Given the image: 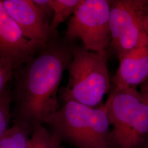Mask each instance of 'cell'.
Returning a JSON list of instances; mask_svg holds the SVG:
<instances>
[{
  "instance_id": "obj_1",
  "label": "cell",
  "mask_w": 148,
  "mask_h": 148,
  "mask_svg": "<svg viewBox=\"0 0 148 148\" xmlns=\"http://www.w3.org/2000/svg\"><path fill=\"white\" fill-rule=\"evenodd\" d=\"M73 46L57 35L14 70L12 91L16 123L32 133L58 110L57 93L72 59Z\"/></svg>"
},
{
  "instance_id": "obj_2",
  "label": "cell",
  "mask_w": 148,
  "mask_h": 148,
  "mask_svg": "<svg viewBox=\"0 0 148 148\" xmlns=\"http://www.w3.org/2000/svg\"><path fill=\"white\" fill-rule=\"evenodd\" d=\"M46 124L60 139L76 148H110V125L104 106L95 108L64 101Z\"/></svg>"
},
{
  "instance_id": "obj_3",
  "label": "cell",
  "mask_w": 148,
  "mask_h": 148,
  "mask_svg": "<svg viewBox=\"0 0 148 148\" xmlns=\"http://www.w3.org/2000/svg\"><path fill=\"white\" fill-rule=\"evenodd\" d=\"M110 147L138 148L148 136V104L136 88H116L106 104Z\"/></svg>"
},
{
  "instance_id": "obj_4",
  "label": "cell",
  "mask_w": 148,
  "mask_h": 148,
  "mask_svg": "<svg viewBox=\"0 0 148 148\" xmlns=\"http://www.w3.org/2000/svg\"><path fill=\"white\" fill-rule=\"evenodd\" d=\"M68 83L62 90L63 101L71 100L90 107L98 106L110 88L106 51L96 52L73 46Z\"/></svg>"
},
{
  "instance_id": "obj_5",
  "label": "cell",
  "mask_w": 148,
  "mask_h": 148,
  "mask_svg": "<svg viewBox=\"0 0 148 148\" xmlns=\"http://www.w3.org/2000/svg\"><path fill=\"white\" fill-rule=\"evenodd\" d=\"M110 46L119 59L148 44V0H112Z\"/></svg>"
},
{
  "instance_id": "obj_6",
  "label": "cell",
  "mask_w": 148,
  "mask_h": 148,
  "mask_svg": "<svg viewBox=\"0 0 148 148\" xmlns=\"http://www.w3.org/2000/svg\"><path fill=\"white\" fill-rule=\"evenodd\" d=\"M110 12L109 0H82L69 18L64 38L70 43L79 40L90 51H106L110 43Z\"/></svg>"
},
{
  "instance_id": "obj_7",
  "label": "cell",
  "mask_w": 148,
  "mask_h": 148,
  "mask_svg": "<svg viewBox=\"0 0 148 148\" xmlns=\"http://www.w3.org/2000/svg\"><path fill=\"white\" fill-rule=\"evenodd\" d=\"M44 47L24 36L0 0V57L11 60L16 69Z\"/></svg>"
},
{
  "instance_id": "obj_8",
  "label": "cell",
  "mask_w": 148,
  "mask_h": 148,
  "mask_svg": "<svg viewBox=\"0 0 148 148\" xmlns=\"http://www.w3.org/2000/svg\"><path fill=\"white\" fill-rule=\"evenodd\" d=\"M1 1L27 39L44 47L53 37L50 32L49 20L37 8L32 0Z\"/></svg>"
},
{
  "instance_id": "obj_9",
  "label": "cell",
  "mask_w": 148,
  "mask_h": 148,
  "mask_svg": "<svg viewBox=\"0 0 148 148\" xmlns=\"http://www.w3.org/2000/svg\"><path fill=\"white\" fill-rule=\"evenodd\" d=\"M114 77L116 88H136L148 79V44L135 49L119 59Z\"/></svg>"
},
{
  "instance_id": "obj_10",
  "label": "cell",
  "mask_w": 148,
  "mask_h": 148,
  "mask_svg": "<svg viewBox=\"0 0 148 148\" xmlns=\"http://www.w3.org/2000/svg\"><path fill=\"white\" fill-rule=\"evenodd\" d=\"M82 0H51L53 16L50 25L52 36L57 35L59 25L70 18L77 8Z\"/></svg>"
},
{
  "instance_id": "obj_11",
  "label": "cell",
  "mask_w": 148,
  "mask_h": 148,
  "mask_svg": "<svg viewBox=\"0 0 148 148\" xmlns=\"http://www.w3.org/2000/svg\"><path fill=\"white\" fill-rule=\"evenodd\" d=\"M29 134L24 127L14 122L0 139V148H27Z\"/></svg>"
},
{
  "instance_id": "obj_12",
  "label": "cell",
  "mask_w": 148,
  "mask_h": 148,
  "mask_svg": "<svg viewBox=\"0 0 148 148\" xmlns=\"http://www.w3.org/2000/svg\"><path fill=\"white\" fill-rule=\"evenodd\" d=\"M60 143L61 139L57 134L40 125L32 132L27 148H61Z\"/></svg>"
},
{
  "instance_id": "obj_13",
  "label": "cell",
  "mask_w": 148,
  "mask_h": 148,
  "mask_svg": "<svg viewBox=\"0 0 148 148\" xmlns=\"http://www.w3.org/2000/svg\"><path fill=\"white\" fill-rule=\"evenodd\" d=\"M12 103V90L9 87L0 96V139L10 127Z\"/></svg>"
},
{
  "instance_id": "obj_14",
  "label": "cell",
  "mask_w": 148,
  "mask_h": 148,
  "mask_svg": "<svg viewBox=\"0 0 148 148\" xmlns=\"http://www.w3.org/2000/svg\"><path fill=\"white\" fill-rule=\"evenodd\" d=\"M15 67L9 59L0 57V96L10 87Z\"/></svg>"
},
{
  "instance_id": "obj_15",
  "label": "cell",
  "mask_w": 148,
  "mask_h": 148,
  "mask_svg": "<svg viewBox=\"0 0 148 148\" xmlns=\"http://www.w3.org/2000/svg\"><path fill=\"white\" fill-rule=\"evenodd\" d=\"M35 5L48 19L53 16L51 0H32Z\"/></svg>"
},
{
  "instance_id": "obj_16",
  "label": "cell",
  "mask_w": 148,
  "mask_h": 148,
  "mask_svg": "<svg viewBox=\"0 0 148 148\" xmlns=\"http://www.w3.org/2000/svg\"><path fill=\"white\" fill-rule=\"evenodd\" d=\"M140 93L143 99L148 104V79L141 86Z\"/></svg>"
}]
</instances>
